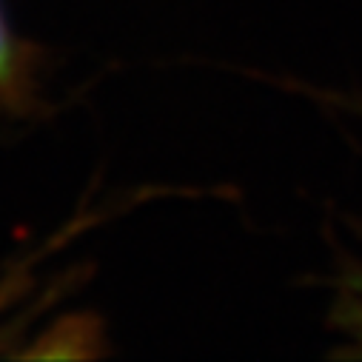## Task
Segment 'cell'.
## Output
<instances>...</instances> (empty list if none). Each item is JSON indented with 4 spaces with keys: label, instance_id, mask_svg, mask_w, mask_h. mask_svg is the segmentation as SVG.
I'll list each match as a JSON object with an SVG mask.
<instances>
[{
    "label": "cell",
    "instance_id": "cell-3",
    "mask_svg": "<svg viewBox=\"0 0 362 362\" xmlns=\"http://www.w3.org/2000/svg\"><path fill=\"white\" fill-rule=\"evenodd\" d=\"M337 106H342L345 112H354V115H362V98H334Z\"/></svg>",
    "mask_w": 362,
    "mask_h": 362
},
{
    "label": "cell",
    "instance_id": "cell-2",
    "mask_svg": "<svg viewBox=\"0 0 362 362\" xmlns=\"http://www.w3.org/2000/svg\"><path fill=\"white\" fill-rule=\"evenodd\" d=\"M21 49L0 12V95H15L21 83Z\"/></svg>",
    "mask_w": 362,
    "mask_h": 362
},
{
    "label": "cell",
    "instance_id": "cell-1",
    "mask_svg": "<svg viewBox=\"0 0 362 362\" xmlns=\"http://www.w3.org/2000/svg\"><path fill=\"white\" fill-rule=\"evenodd\" d=\"M331 328L337 334V356L362 359V265L342 262L331 280Z\"/></svg>",
    "mask_w": 362,
    "mask_h": 362
}]
</instances>
